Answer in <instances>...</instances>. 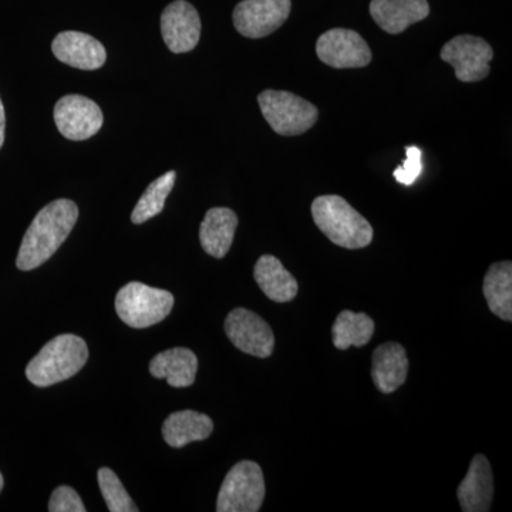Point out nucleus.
I'll return each mask as SVG.
<instances>
[{"label":"nucleus","mask_w":512,"mask_h":512,"mask_svg":"<svg viewBox=\"0 0 512 512\" xmlns=\"http://www.w3.org/2000/svg\"><path fill=\"white\" fill-rule=\"evenodd\" d=\"M291 9V0H242L234 9L232 20L242 36L262 39L284 25Z\"/></svg>","instance_id":"8"},{"label":"nucleus","mask_w":512,"mask_h":512,"mask_svg":"<svg viewBox=\"0 0 512 512\" xmlns=\"http://www.w3.org/2000/svg\"><path fill=\"white\" fill-rule=\"evenodd\" d=\"M175 178H177V173L168 171L148 185L146 192L141 195L133 214H131L133 224H144L164 210L165 200L174 188Z\"/></svg>","instance_id":"23"},{"label":"nucleus","mask_w":512,"mask_h":512,"mask_svg":"<svg viewBox=\"0 0 512 512\" xmlns=\"http://www.w3.org/2000/svg\"><path fill=\"white\" fill-rule=\"evenodd\" d=\"M370 15L384 32L399 35L430 15L427 0H372Z\"/></svg>","instance_id":"15"},{"label":"nucleus","mask_w":512,"mask_h":512,"mask_svg":"<svg viewBox=\"0 0 512 512\" xmlns=\"http://www.w3.org/2000/svg\"><path fill=\"white\" fill-rule=\"evenodd\" d=\"M458 503L464 512L490 511L494 498V476L490 461L483 454L471 460L466 478L458 485Z\"/></svg>","instance_id":"14"},{"label":"nucleus","mask_w":512,"mask_h":512,"mask_svg":"<svg viewBox=\"0 0 512 512\" xmlns=\"http://www.w3.org/2000/svg\"><path fill=\"white\" fill-rule=\"evenodd\" d=\"M483 292L488 308L498 318L512 320V264L497 262L488 269L484 278Z\"/></svg>","instance_id":"21"},{"label":"nucleus","mask_w":512,"mask_h":512,"mask_svg":"<svg viewBox=\"0 0 512 512\" xmlns=\"http://www.w3.org/2000/svg\"><path fill=\"white\" fill-rule=\"evenodd\" d=\"M407 373L409 359L400 343H384L373 353L372 377L380 392H396L406 382Z\"/></svg>","instance_id":"16"},{"label":"nucleus","mask_w":512,"mask_h":512,"mask_svg":"<svg viewBox=\"0 0 512 512\" xmlns=\"http://www.w3.org/2000/svg\"><path fill=\"white\" fill-rule=\"evenodd\" d=\"M53 55L64 64L80 70L100 69L107 53L99 40L82 32H62L52 43Z\"/></svg>","instance_id":"13"},{"label":"nucleus","mask_w":512,"mask_h":512,"mask_svg":"<svg viewBox=\"0 0 512 512\" xmlns=\"http://www.w3.org/2000/svg\"><path fill=\"white\" fill-rule=\"evenodd\" d=\"M50 512H86L82 498L67 485H60L53 491L49 503Z\"/></svg>","instance_id":"26"},{"label":"nucleus","mask_w":512,"mask_h":512,"mask_svg":"<svg viewBox=\"0 0 512 512\" xmlns=\"http://www.w3.org/2000/svg\"><path fill=\"white\" fill-rule=\"evenodd\" d=\"M237 227L238 217L234 211L224 207L211 208L200 227L202 249L214 258H224L234 242Z\"/></svg>","instance_id":"17"},{"label":"nucleus","mask_w":512,"mask_h":512,"mask_svg":"<svg viewBox=\"0 0 512 512\" xmlns=\"http://www.w3.org/2000/svg\"><path fill=\"white\" fill-rule=\"evenodd\" d=\"M262 468L254 461H241L229 470L218 494V512H258L265 500Z\"/></svg>","instance_id":"6"},{"label":"nucleus","mask_w":512,"mask_h":512,"mask_svg":"<svg viewBox=\"0 0 512 512\" xmlns=\"http://www.w3.org/2000/svg\"><path fill=\"white\" fill-rule=\"evenodd\" d=\"M161 33L173 53H187L197 47L201 37V19L197 9L185 0H175L161 15Z\"/></svg>","instance_id":"12"},{"label":"nucleus","mask_w":512,"mask_h":512,"mask_svg":"<svg viewBox=\"0 0 512 512\" xmlns=\"http://www.w3.org/2000/svg\"><path fill=\"white\" fill-rule=\"evenodd\" d=\"M174 308V296L164 289L130 282L116 296V311L126 325L146 329L163 322Z\"/></svg>","instance_id":"4"},{"label":"nucleus","mask_w":512,"mask_h":512,"mask_svg":"<svg viewBox=\"0 0 512 512\" xmlns=\"http://www.w3.org/2000/svg\"><path fill=\"white\" fill-rule=\"evenodd\" d=\"M316 227L335 245L360 249L373 241V228L363 215L339 195H322L312 202Z\"/></svg>","instance_id":"2"},{"label":"nucleus","mask_w":512,"mask_h":512,"mask_svg":"<svg viewBox=\"0 0 512 512\" xmlns=\"http://www.w3.org/2000/svg\"><path fill=\"white\" fill-rule=\"evenodd\" d=\"M5 127H6L5 107H3L2 100H0V148H2L3 143H5Z\"/></svg>","instance_id":"27"},{"label":"nucleus","mask_w":512,"mask_h":512,"mask_svg":"<svg viewBox=\"0 0 512 512\" xmlns=\"http://www.w3.org/2000/svg\"><path fill=\"white\" fill-rule=\"evenodd\" d=\"M258 103L269 126L281 136H301L318 121V109L293 93L265 90L259 94Z\"/></svg>","instance_id":"5"},{"label":"nucleus","mask_w":512,"mask_h":512,"mask_svg":"<svg viewBox=\"0 0 512 512\" xmlns=\"http://www.w3.org/2000/svg\"><path fill=\"white\" fill-rule=\"evenodd\" d=\"M161 431L168 446L181 448L192 441L208 439L214 431V423L207 414L183 410L170 414L165 419Z\"/></svg>","instance_id":"20"},{"label":"nucleus","mask_w":512,"mask_h":512,"mask_svg":"<svg viewBox=\"0 0 512 512\" xmlns=\"http://www.w3.org/2000/svg\"><path fill=\"white\" fill-rule=\"evenodd\" d=\"M97 481L107 508L111 512H137L138 508L134 501L131 500L126 488L121 484L120 478L110 468H100L97 473Z\"/></svg>","instance_id":"24"},{"label":"nucleus","mask_w":512,"mask_h":512,"mask_svg":"<svg viewBox=\"0 0 512 512\" xmlns=\"http://www.w3.org/2000/svg\"><path fill=\"white\" fill-rule=\"evenodd\" d=\"M198 359L190 349L174 348L158 353L150 363L151 376L167 379L175 389L190 387L195 382Z\"/></svg>","instance_id":"18"},{"label":"nucleus","mask_w":512,"mask_h":512,"mask_svg":"<svg viewBox=\"0 0 512 512\" xmlns=\"http://www.w3.org/2000/svg\"><path fill=\"white\" fill-rule=\"evenodd\" d=\"M225 333L235 348L247 355L269 357L274 352L275 335L261 316L245 308L234 309L225 319Z\"/></svg>","instance_id":"10"},{"label":"nucleus","mask_w":512,"mask_h":512,"mask_svg":"<svg viewBox=\"0 0 512 512\" xmlns=\"http://www.w3.org/2000/svg\"><path fill=\"white\" fill-rule=\"evenodd\" d=\"M441 60L456 70V77L463 83H476L490 74L493 47L484 39L471 35L453 37L441 49Z\"/></svg>","instance_id":"7"},{"label":"nucleus","mask_w":512,"mask_h":512,"mask_svg":"<svg viewBox=\"0 0 512 512\" xmlns=\"http://www.w3.org/2000/svg\"><path fill=\"white\" fill-rule=\"evenodd\" d=\"M406 153V160L394 170L393 175L397 183L409 187V185L416 183L417 178L423 173V160H421L423 154H421L420 148L416 146L406 147Z\"/></svg>","instance_id":"25"},{"label":"nucleus","mask_w":512,"mask_h":512,"mask_svg":"<svg viewBox=\"0 0 512 512\" xmlns=\"http://www.w3.org/2000/svg\"><path fill=\"white\" fill-rule=\"evenodd\" d=\"M3 490V476L2 473H0V493H2Z\"/></svg>","instance_id":"28"},{"label":"nucleus","mask_w":512,"mask_h":512,"mask_svg":"<svg viewBox=\"0 0 512 512\" xmlns=\"http://www.w3.org/2000/svg\"><path fill=\"white\" fill-rule=\"evenodd\" d=\"M55 123L57 130L67 140H89L103 126V111L93 100L79 94H69L56 103Z\"/></svg>","instance_id":"11"},{"label":"nucleus","mask_w":512,"mask_h":512,"mask_svg":"<svg viewBox=\"0 0 512 512\" xmlns=\"http://www.w3.org/2000/svg\"><path fill=\"white\" fill-rule=\"evenodd\" d=\"M375 333V322L366 313L343 311L339 313L332 329L333 345L339 350H348L350 346L363 348Z\"/></svg>","instance_id":"22"},{"label":"nucleus","mask_w":512,"mask_h":512,"mask_svg":"<svg viewBox=\"0 0 512 512\" xmlns=\"http://www.w3.org/2000/svg\"><path fill=\"white\" fill-rule=\"evenodd\" d=\"M89 359V349L80 336L66 333L56 336L26 367V377L37 387H49L64 382L83 369Z\"/></svg>","instance_id":"3"},{"label":"nucleus","mask_w":512,"mask_h":512,"mask_svg":"<svg viewBox=\"0 0 512 512\" xmlns=\"http://www.w3.org/2000/svg\"><path fill=\"white\" fill-rule=\"evenodd\" d=\"M254 278L261 291L271 301L291 302L299 291L298 282L291 272L286 271L282 262L272 255H262L256 262Z\"/></svg>","instance_id":"19"},{"label":"nucleus","mask_w":512,"mask_h":512,"mask_svg":"<svg viewBox=\"0 0 512 512\" xmlns=\"http://www.w3.org/2000/svg\"><path fill=\"white\" fill-rule=\"evenodd\" d=\"M79 218V208L72 200H56L46 205L26 231L20 245L16 266L32 271L49 261L62 247Z\"/></svg>","instance_id":"1"},{"label":"nucleus","mask_w":512,"mask_h":512,"mask_svg":"<svg viewBox=\"0 0 512 512\" xmlns=\"http://www.w3.org/2000/svg\"><path fill=\"white\" fill-rule=\"evenodd\" d=\"M320 62L333 69H359L372 62V52L359 33L350 29H332L316 43Z\"/></svg>","instance_id":"9"}]
</instances>
